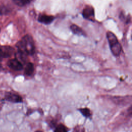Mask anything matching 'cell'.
Listing matches in <instances>:
<instances>
[{
  "mask_svg": "<svg viewBox=\"0 0 132 132\" xmlns=\"http://www.w3.org/2000/svg\"><path fill=\"white\" fill-rule=\"evenodd\" d=\"M18 57L22 59H27L28 56H32L35 53V46L32 37L29 35L24 36L16 44Z\"/></svg>",
  "mask_w": 132,
  "mask_h": 132,
  "instance_id": "1",
  "label": "cell"
},
{
  "mask_svg": "<svg viewBox=\"0 0 132 132\" xmlns=\"http://www.w3.org/2000/svg\"><path fill=\"white\" fill-rule=\"evenodd\" d=\"M106 36L111 53L115 57L119 56L122 51V46L117 37L111 31H108Z\"/></svg>",
  "mask_w": 132,
  "mask_h": 132,
  "instance_id": "2",
  "label": "cell"
},
{
  "mask_svg": "<svg viewBox=\"0 0 132 132\" xmlns=\"http://www.w3.org/2000/svg\"><path fill=\"white\" fill-rule=\"evenodd\" d=\"M14 54V49L9 45H4L0 47V60L3 58L11 57Z\"/></svg>",
  "mask_w": 132,
  "mask_h": 132,
  "instance_id": "3",
  "label": "cell"
},
{
  "mask_svg": "<svg viewBox=\"0 0 132 132\" xmlns=\"http://www.w3.org/2000/svg\"><path fill=\"white\" fill-rule=\"evenodd\" d=\"M5 99L6 101L13 103H20L23 102V98L20 95L11 92H7L5 94Z\"/></svg>",
  "mask_w": 132,
  "mask_h": 132,
  "instance_id": "4",
  "label": "cell"
},
{
  "mask_svg": "<svg viewBox=\"0 0 132 132\" xmlns=\"http://www.w3.org/2000/svg\"><path fill=\"white\" fill-rule=\"evenodd\" d=\"M82 14L83 17L86 19L89 20L90 21L94 20V9L91 6H86V7L82 10Z\"/></svg>",
  "mask_w": 132,
  "mask_h": 132,
  "instance_id": "5",
  "label": "cell"
},
{
  "mask_svg": "<svg viewBox=\"0 0 132 132\" xmlns=\"http://www.w3.org/2000/svg\"><path fill=\"white\" fill-rule=\"evenodd\" d=\"M7 65L10 69L16 71H21L23 69L22 63L16 58L9 60L7 62Z\"/></svg>",
  "mask_w": 132,
  "mask_h": 132,
  "instance_id": "6",
  "label": "cell"
},
{
  "mask_svg": "<svg viewBox=\"0 0 132 132\" xmlns=\"http://www.w3.org/2000/svg\"><path fill=\"white\" fill-rule=\"evenodd\" d=\"M55 17L53 15H48L46 14H40L38 20L39 22L48 25L51 24L54 20Z\"/></svg>",
  "mask_w": 132,
  "mask_h": 132,
  "instance_id": "7",
  "label": "cell"
},
{
  "mask_svg": "<svg viewBox=\"0 0 132 132\" xmlns=\"http://www.w3.org/2000/svg\"><path fill=\"white\" fill-rule=\"evenodd\" d=\"M70 29L74 34H75L78 36H86L85 31L80 27L78 26L75 24H72V25H71Z\"/></svg>",
  "mask_w": 132,
  "mask_h": 132,
  "instance_id": "8",
  "label": "cell"
},
{
  "mask_svg": "<svg viewBox=\"0 0 132 132\" xmlns=\"http://www.w3.org/2000/svg\"><path fill=\"white\" fill-rule=\"evenodd\" d=\"M34 71H35L34 64L30 62H27L26 64L25 69H24V73L25 75L28 76H31L34 74Z\"/></svg>",
  "mask_w": 132,
  "mask_h": 132,
  "instance_id": "9",
  "label": "cell"
},
{
  "mask_svg": "<svg viewBox=\"0 0 132 132\" xmlns=\"http://www.w3.org/2000/svg\"><path fill=\"white\" fill-rule=\"evenodd\" d=\"M78 111L86 118H89L91 119L92 118V112L91 110L88 107H84V108H80L77 109Z\"/></svg>",
  "mask_w": 132,
  "mask_h": 132,
  "instance_id": "10",
  "label": "cell"
},
{
  "mask_svg": "<svg viewBox=\"0 0 132 132\" xmlns=\"http://www.w3.org/2000/svg\"><path fill=\"white\" fill-rule=\"evenodd\" d=\"M68 128L62 123L58 124L54 128V132H68Z\"/></svg>",
  "mask_w": 132,
  "mask_h": 132,
  "instance_id": "11",
  "label": "cell"
},
{
  "mask_svg": "<svg viewBox=\"0 0 132 132\" xmlns=\"http://www.w3.org/2000/svg\"><path fill=\"white\" fill-rule=\"evenodd\" d=\"M58 117H52L51 118H50L46 122L48 126L51 128L54 129L56 127V126L58 124Z\"/></svg>",
  "mask_w": 132,
  "mask_h": 132,
  "instance_id": "12",
  "label": "cell"
},
{
  "mask_svg": "<svg viewBox=\"0 0 132 132\" xmlns=\"http://www.w3.org/2000/svg\"><path fill=\"white\" fill-rule=\"evenodd\" d=\"M32 0H13V3L20 7L24 6L30 3Z\"/></svg>",
  "mask_w": 132,
  "mask_h": 132,
  "instance_id": "13",
  "label": "cell"
},
{
  "mask_svg": "<svg viewBox=\"0 0 132 132\" xmlns=\"http://www.w3.org/2000/svg\"><path fill=\"white\" fill-rule=\"evenodd\" d=\"M74 132H85V129L82 125H77L74 128Z\"/></svg>",
  "mask_w": 132,
  "mask_h": 132,
  "instance_id": "14",
  "label": "cell"
},
{
  "mask_svg": "<svg viewBox=\"0 0 132 132\" xmlns=\"http://www.w3.org/2000/svg\"><path fill=\"white\" fill-rule=\"evenodd\" d=\"M8 12L7 8L5 6H2L0 8V14H5Z\"/></svg>",
  "mask_w": 132,
  "mask_h": 132,
  "instance_id": "15",
  "label": "cell"
},
{
  "mask_svg": "<svg viewBox=\"0 0 132 132\" xmlns=\"http://www.w3.org/2000/svg\"><path fill=\"white\" fill-rule=\"evenodd\" d=\"M35 132H44L43 131H42V130H36Z\"/></svg>",
  "mask_w": 132,
  "mask_h": 132,
  "instance_id": "16",
  "label": "cell"
}]
</instances>
